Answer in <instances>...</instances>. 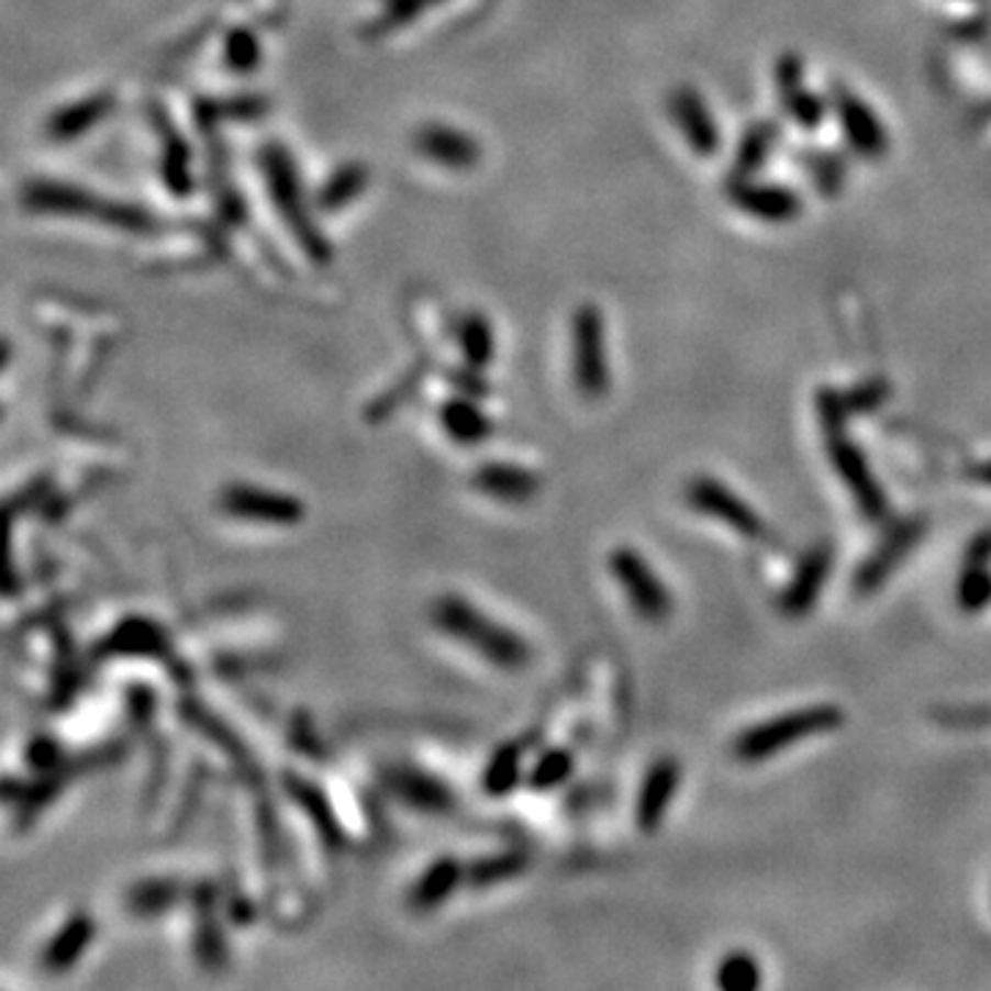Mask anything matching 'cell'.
Returning <instances> with one entry per match:
<instances>
[{"label": "cell", "mask_w": 991, "mask_h": 991, "mask_svg": "<svg viewBox=\"0 0 991 991\" xmlns=\"http://www.w3.org/2000/svg\"><path fill=\"white\" fill-rule=\"evenodd\" d=\"M576 383L587 397H601L609 383L601 320L590 309L576 320Z\"/></svg>", "instance_id": "cell-11"}, {"label": "cell", "mask_w": 991, "mask_h": 991, "mask_svg": "<svg viewBox=\"0 0 991 991\" xmlns=\"http://www.w3.org/2000/svg\"><path fill=\"white\" fill-rule=\"evenodd\" d=\"M389 786L397 797L422 813H446L455 804L449 786L422 769H394Z\"/></svg>", "instance_id": "cell-14"}, {"label": "cell", "mask_w": 991, "mask_h": 991, "mask_svg": "<svg viewBox=\"0 0 991 991\" xmlns=\"http://www.w3.org/2000/svg\"><path fill=\"white\" fill-rule=\"evenodd\" d=\"M474 488L496 502L524 504L537 496L541 477L530 468L513 466V463H488L474 474Z\"/></svg>", "instance_id": "cell-13"}, {"label": "cell", "mask_w": 991, "mask_h": 991, "mask_svg": "<svg viewBox=\"0 0 991 991\" xmlns=\"http://www.w3.org/2000/svg\"><path fill=\"white\" fill-rule=\"evenodd\" d=\"M441 427L449 435L455 444L460 446H477L482 444L490 435V419L488 413L479 411V405H474L471 400H449L441 408Z\"/></svg>", "instance_id": "cell-19"}, {"label": "cell", "mask_w": 991, "mask_h": 991, "mask_svg": "<svg viewBox=\"0 0 991 991\" xmlns=\"http://www.w3.org/2000/svg\"><path fill=\"white\" fill-rule=\"evenodd\" d=\"M463 350L466 358L474 367H488L490 358H493V336H490L488 320L482 318H468L463 323Z\"/></svg>", "instance_id": "cell-25"}, {"label": "cell", "mask_w": 991, "mask_h": 991, "mask_svg": "<svg viewBox=\"0 0 991 991\" xmlns=\"http://www.w3.org/2000/svg\"><path fill=\"white\" fill-rule=\"evenodd\" d=\"M268 174H270V190H274V199L279 204V210L285 212L287 221L296 229L298 240L314 257H325V243L320 240V234L314 232L312 223L301 215V190H298L296 171H292L290 157L281 149L268 152Z\"/></svg>", "instance_id": "cell-8"}, {"label": "cell", "mask_w": 991, "mask_h": 991, "mask_svg": "<svg viewBox=\"0 0 991 991\" xmlns=\"http://www.w3.org/2000/svg\"><path fill=\"white\" fill-rule=\"evenodd\" d=\"M94 939V920L89 914H73L62 928L53 934V939L47 942L45 953H42V964H45L51 972H64V969L73 967L80 956H83L86 947Z\"/></svg>", "instance_id": "cell-18"}, {"label": "cell", "mask_w": 991, "mask_h": 991, "mask_svg": "<svg viewBox=\"0 0 991 991\" xmlns=\"http://www.w3.org/2000/svg\"><path fill=\"white\" fill-rule=\"evenodd\" d=\"M463 865L455 857H441L424 870L416 879V884L408 892V903H411L413 912H433L438 909L457 887L463 884Z\"/></svg>", "instance_id": "cell-16"}, {"label": "cell", "mask_w": 991, "mask_h": 991, "mask_svg": "<svg viewBox=\"0 0 991 991\" xmlns=\"http://www.w3.org/2000/svg\"><path fill=\"white\" fill-rule=\"evenodd\" d=\"M364 185H367V171H364L361 166H347L342 168L336 177H331V182L325 185L323 193H320V201H323V207L339 210V207L347 204Z\"/></svg>", "instance_id": "cell-26"}, {"label": "cell", "mask_w": 991, "mask_h": 991, "mask_svg": "<svg viewBox=\"0 0 991 991\" xmlns=\"http://www.w3.org/2000/svg\"><path fill=\"white\" fill-rule=\"evenodd\" d=\"M433 623L449 639L460 642L479 658H485L490 667L504 669V672L524 669L532 658V647L526 645L519 631L496 623L490 614H485L466 598L444 595L441 601H435Z\"/></svg>", "instance_id": "cell-1"}, {"label": "cell", "mask_w": 991, "mask_h": 991, "mask_svg": "<svg viewBox=\"0 0 991 991\" xmlns=\"http://www.w3.org/2000/svg\"><path fill=\"white\" fill-rule=\"evenodd\" d=\"M521 777H524V749L521 744L508 741L502 747H496V753L485 764L482 791L493 799H502L519 786Z\"/></svg>", "instance_id": "cell-20"}, {"label": "cell", "mask_w": 991, "mask_h": 991, "mask_svg": "<svg viewBox=\"0 0 991 991\" xmlns=\"http://www.w3.org/2000/svg\"><path fill=\"white\" fill-rule=\"evenodd\" d=\"M218 504L232 519L254 521V524L292 526L307 515L298 496L270 488H257V485L248 482H232L229 488H223Z\"/></svg>", "instance_id": "cell-6"}, {"label": "cell", "mask_w": 991, "mask_h": 991, "mask_svg": "<svg viewBox=\"0 0 991 991\" xmlns=\"http://www.w3.org/2000/svg\"><path fill=\"white\" fill-rule=\"evenodd\" d=\"M925 524L920 519H906L898 521L890 532L884 535V541L876 546V552L859 565L857 576H854V590L870 595V592L879 590L887 579L892 576V570L906 559V554L912 552L914 543L923 537Z\"/></svg>", "instance_id": "cell-7"}, {"label": "cell", "mask_w": 991, "mask_h": 991, "mask_svg": "<svg viewBox=\"0 0 991 991\" xmlns=\"http://www.w3.org/2000/svg\"><path fill=\"white\" fill-rule=\"evenodd\" d=\"M416 146L427 160L438 163L446 168H471L479 160V149L474 138H468L460 130H452L446 124H427L419 133Z\"/></svg>", "instance_id": "cell-15"}, {"label": "cell", "mask_w": 991, "mask_h": 991, "mask_svg": "<svg viewBox=\"0 0 991 991\" xmlns=\"http://www.w3.org/2000/svg\"><path fill=\"white\" fill-rule=\"evenodd\" d=\"M956 601L967 614L983 612L991 603V532H980L969 541L958 574Z\"/></svg>", "instance_id": "cell-12"}, {"label": "cell", "mask_w": 991, "mask_h": 991, "mask_svg": "<svg viewBox=\"0 0 991 991\" xmlns=\"http://www.w3.org/2000/svg\"><path fill=\"white\" fill-rule=\"evenodd\" d=\"M609 570L614 581L623 587L625 598L647 623H664L672 614V595L669 587L656 576V570L647 565V559L631 546L614 548L609 557Z\"/></svg>", "instance_id": "cell-4"}, {"label": "cell", "mask_w": 991, "mask_h": 991, "mask_svg": "<svg viewBox=\"0 0 991 991\" xmlns=\"http://www.w3.org/2000/svg\"><path fill=\"white\" fill-rule=\"evenodd\" d=\"M686 499H689L691 508L702 515H711V519L722 521L730 530L738 532L741 537H747L753 543H769L771 530L753 508H749L741 496H735L733 490L724 488L719 479L713 477H697L691 479V485L686 488Z\"/></svg>", "instance_id": "cell-5"}, {"label": "cell", "mask_w": 991, "mask_h": 991, "mask_svg": "<svg viewBox=\"0 0 991 991\" xmlns=\"http://www.w3.org/2000/svg\"><path fill=\"white\" fill-rule=\"evenodd\" d=\"M223 58H226L229 69H234V73H252L259 64V58H263L257 36L252 31H234V34H229Z\"/></svg>", "instance_id": "cell-27"}, {"label": "cell", "mask_w": 991, "mask_h": 991, "mask_svg": "<svg viewBox=\"0 0 991 991\" xmlns=\"http://www.w3.org/2000/svg\"><path fill=\"white\" fill-rule=\"evenodd\" d=\"M821 416H824L826 427V452H829V460L832 466H835V471L840 474V479L846 482L848 493L854 496V502L859 504L865 519L884 521L887 508H890L884 490L876 482L862 449L854 446L851 438L846 435V430H843V413L832 394H826L824 400H821Z\"/></svg>", "instance_id": "cell-3"}, {"label": "cell", "mask_w": 991, "mask_h": 991, "mask_svg": "<svg viewBox=\"0 0 991 991\" xmlns=\"http://www.w3.org/2000/svg\"><path fill=\"white\" fill-rule=\"evenodd\" d=\"M105 650L113 653V656L160 658L168 653V636L152 620L130 617L108 634Z\"/></svg>", "instance_id": "cell-17"}, {"label": "cell", "mask_w": 991, "mask_h": 991, "mask_svg": "<svg viewBox=\"0 0 991 991\" xmlns=\"http://www.w3.org/2000/svg\"><path fill=\"white\" fill-rule=\"evenodd\" d=\"M843 722H846V713L835 705L799 708V711L780 713V716L766 719V722L744 730V733L735 738L733 753L735 758L744 760V764H760V760H769L775 758V755H780L782 749H788L791 744L813 738V735L832 733V730L840 727Z\"/></svg>", "instance_id": "cell-2"}, {"label": "cell", "mask_w": 991, "mask_h": 991, "mask_svg": "<svg viewBox=\"0 0 991 991\" xmlns=\"http://www.w3.org/2000/svg\"><path fill=\"white\" fill-rule=\"evenodd\" d=\"M524 868H526L524 854L510 851V854H499V857H488V859H482V862H477L471 870H468V879H471V884H477V887H490V884H499V881H504V879H513V876H519Z\"/></svg>", "instance_id": "cell-23"}, {"label": "cell", "mask_w": 991, "mask_h": 991, "mask_svg": "<svg viewBox=\"0 0 991 991\" xmlns=\"http://www.w3.org/2000/svg\"><path fill=\"white\" fill-rule=\"evenodd\" d=\"M832 563H835V554H832V546H815L810 548L808 557L799 563L797 574L793 579L788 581V587L782 590L780 598V609L786 612V617L799 620L810 612V609L819 603L821 590H824L826 579L832 574Z\"/></svg>", "instance_id": "cell-10"}, {"label": "cell", "mask_w": 991, "mask_h": 991, "mask_svg": "<svg viewBox=\"0 0 991 991\" xmlns=\"http://www.w3.org/2000/svg\"><path fill=\"white\" fill-rule=\"evenodd\" d=\"M576 769V758L563 747H554L548 753H543L541 758L532 764L530 775H526V782L530 788L535 791H554V788L565 786L570 780Z\"/></svg>", "instance_id": "cell-22"}, {"label": "cell", "mask_w": 991, "mask_h": 991, "mask_svg": "<svg viewBox=\"0 0 991 991\" xmlns=\"http://www.w3.org/2000/svg\"><path fill=\"white\" fill-rule=\"evenodd\" d=\"M764 983V972L753 953L735 950L719 961L716 986L724 991H755Z\"/></svg>", "instance_id": "cell-21"}, {"label": "cell", "mask_w": 991, "mask_h": 991, "mask_svg": "<svg viewBox=\"0 0 991 991\" xmlns=\"http://www.w3.org/2000/svg\"><path fill=\"white\" fill-rule=\"evenodd\" d=\"M56 758H58V753L51 741H40V744L31 747V764L40 766V769H51V766L56 764Z\"/></svg>", "instance_id": "cell-29"}, {"label": "cell", "mask_w": 991, "mask_h": 991, "mask_svg": "<svg viewBox=\"0 0 991 991\" xmlns=\"http://www.w3.org/2000/svg\"><path fill=\"white\" fill-rule=\"evenodd\" d=\"M972 477L978 479V482H983L986 488H991V460L989 463H980L978 468H972Z\"/></svg>", "instance_id": "cell-30"}, {"label": "cell", "mask_w": 991, "mask_h": 991, "mask_svg": "<svg viewBox=\"0 0 991 991\" xmlns=\"http://www.w3.org/2000/svg\"><path fill=\"white\" fill-rule=\"evenodd\" d=\"M177 884L166 879H157V881H144V884L135 887L130 892V909L138 914H160L177 901Z\"/></svg>", "instance_id": "cell-24"}, {"label": "cell", "mask_w": 991, "mask_h": 991, "mask_svg": "<svg viewBox=\"0 0 991 991\" xmlns=\"http://www.w3.org/2000/svg\"><path fill=\"white\" fill-rule=\"evenodd\" d=\"M680 786V766L675 758H661L647 769L636 793L634 819L642 832H656L667 819L669 804L675 802V793Z\"/></svg>", "instance_id": "cell-9"}, {"label": "cell", "mask_w": 991, "mask_h": 991, "mask_svg": "<svg viewBox=\"0 0 991 991\" xmlns=\"http://www.w3.org/2000/svg\"><path fill=\"white\" fill-rule=\"evenodd\" d=\"M102 113H105V97L86 100V102H80L78 108H73V111H67V113H62V116L53 119L51 130H53V135H58V138H73V135H78L86 124L97 122Z\"/></svg>", "instance_id": "cell-28"}]
</instances>
